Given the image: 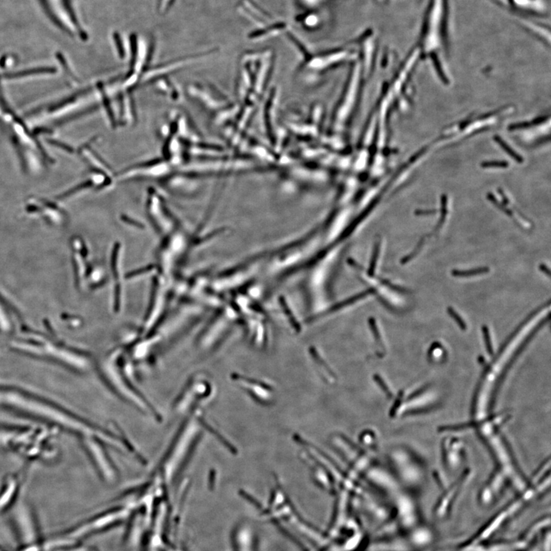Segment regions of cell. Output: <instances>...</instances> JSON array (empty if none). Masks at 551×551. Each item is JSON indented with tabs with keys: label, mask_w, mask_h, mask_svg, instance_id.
Listing matches in <instances>:
<instances>
[{
	"label": "cell",
	"mask_w": 551,
	"mask_h": 551,
	"mask_svg": "<svg viewBox=\"0 0 551 551\" xmlns=\"http://www.w3.org/2000/svg\"><path fill=\"white\" fill-rule=\"evenodd\" d=\"M0 405L14 408L54 423L69 431L84 436L85 439L97 438L109 440L105 433L99 431L97 428L69 411L19 389L0 387Z\"/></svg>",
	"instance_id": "cell-1"
},
{
	"label": "cell",
	"mask_w": 551,
	"mask_h": 551,
	"mask_svg": "<svg viewBox=\"0 0 551 551\" xmlns=\"http://www.w3.org/2000/svg\"><path fill=\"white\" fill-rule=\"evenodd\" d=\"M120 245L117 243L114 246V251H113L112 255V270H113V278H114V308L115 312L119 313L121 310V304H122V288H121V281L122 278L120 274H121V271H120Z\"/></svg>",
	"instance_id": "cell-2"
},
{
	"label": "cell",
	"mask_w": 551,
	"mask_h": 551,
	"mask_svg": "<svg viewBox=\"0 0 551 551\" xmlns=\"http://www.w3.org/2000/svg\"><path fill=\"white\" fill-rule=\"evenodd\" d=\"M280 302H281V307H282L286 316L289 319V322H290V325H291L296 331L299 332V330H301V326L299 325L296 316H295V315L293 314V312L290 310V306L287 304L285 299L283 297L281 298V299H280Z\"/></svg>",
	"instance_id": "cell-3"
},
{
	"label": "cell",
	"mask_w": 551,
	"mask_h": 551,
	"mask_svg": "<svg viewBox=\"0 0 551 551\" xmlns=\"http://www.w3.org/2000/svg\"><path fill=\"white\" fill-rule=\"evenodd\" d=\"M488 267H479L476 268V269H470V270H453V275L454 277H458V278H469V277H473V276L479 275V274L485 273L488 272Z\"/></svg>",
	"instance_id": "cell-4"
},
{
	"label": "cell",
	"mask_w": 551,
	"mask_h": 551,
	"mask_svg": "<svg viewBox=\"0 0 551 551\" xmlns=\"http://www.w3.org/2000/svg\"><path fill=\"white\" fill-rule=\"evenodd\" d=\"M154 266H147V267L144 268V269L141 270H135L134 272H131L130 273L126 275V278L127 280L135 279V278H141L143 277V275H145L146 273H149V272H153L155 270Z\"/></svg>",
	"instance_id": "cell-5"
},
{
	"label": "cell",
	"mask_w": 551,
	"mask_h": 551,
	"mask_svg": "<svg viewBox=\"0 0 551 551\" xmlns=\"http://www.w3.org/2000/svg\"><path fill=\"white\" fill-rule=\"evenodd\" d=\"M496 141H498L499 145H500L501 147H502V148H503L504 150H505V151L508 153V154H509L510 156H511V157L514 158L515 160L518 161V162H521V157H520L518 155L516 154L515 152L513 151V150H511V148H510L509 146L507 145V144H505V142H504V141L499 139V137H497V138H496Z\"/></svg>",
	"instance_id": "cell-6"
},
{
	"label": "cell",
	"mask_w": 551,
	"mask_h": 551,
	"mask_svg": "<svg viewBox=\"0 0 551 551\" xmlns=\"http://www.w3.org/2000/svg\"><path fill=\"white\" fill-rule=\"evenodd\" d=\"M448 313L449 314H450V316H451L453 319H454L456 323L460 326L461 328H462V329H465V328H466V324L465 323L463 319H462V317H461V316H459L453 308L450 307V308L448 309Z\"/></svg>",
	"instance_id": "cell-7"
},
{
	"label": "cell",
	"mask_w": 551,
	"mask_h": 551,
	"mask_svg": "<svg viewBox=\"0 0 551 551\" xmlns=\"http://www.w3.org/2000/svg\"><path fill=\"white\" fill-rule=\"evenodd\" d=\"M380 243H377L374 248V256H373L372 260L371 262V266H370V271L373 272L375 270L376 265H377V257H378L379 251H380Z\"/></svg>",
	"instance_id": "cell-8"
},
{
	"label": "cell",
	"mask_w": 551,
	"mask_h": 551,
	"mask_svg": "<svg viewBox=\"0 0 551 551\" xmlns=\"http://www.w3.org/2000/svg\"><path fill=\"white\" fill-rule=\"evenodd\" d=\"M482 167H497V168H504V167H508V163L506 162H501V161H492V162H484L482 164Z\"/></svg>",
	"instance_id": "cell-9"
},
{
	"label": "cell",
	"mask_w": 551,
	"mask_h": 551,
	"mask_svg": "<svg viewBox=\"0 0 551 551\" xmlns=\"http://www.w3.org/2000/svg\"><path fill=\"white\" fill-rule=\"evenodd\" d=\"M433 62H434L435 66L436 67V69H437L438 73H439V76H440L441 78H442L443 80H444V81H447V80H446L445 75H444V72H443L442 68H440V65H439V61H438L437 58H436V56H435V54H433Z\"/></svg>",
	"instance_id": "cell-10"
},
{
	"label": "cell",
	"mask_w": 551,
	"mask_h": 551,
	"mask_svg": "<svg viewBox=\"0 0 551 551\" xmlns=\"http://www.w3.org/2000/svg\"><path fill=\"white\" fill-rule=\"evenodd\" d=\"M436 212V211H434V210H430H430H429V211L428 210H427V211H421V210H420V211H416V214H418V215H423V214L426 215V214H434V213Z\"/></svg>",
	"instance_id": "cell-11"
},
{
	"label": "cell",
	"mask_w": 551,
	"mask_h": 551,
	"mask_svg": "<svg viewBox=\"0 0 551 551\" xmlns=\"http://www.w3.org/2000/svg\"><path fill=\"white\" fill-rule=\"evenodd\" d=\"M540 269H541V270L543 271V272H544L545 274H546V275L547 276H549V268H548L547 266H546V265H540Z\"/></svg>",
	"instance_id": "cell-12"
}]
</instances>
